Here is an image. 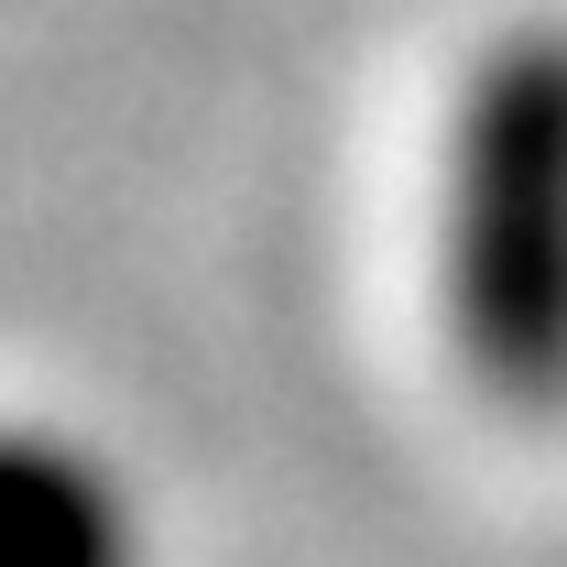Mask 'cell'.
Instances as JSON below:
<instances>
[{"instance_id": "obj_1", "label": "cell", "mask_w": 567, "mask_h": 567, "mask_svg": "<svg viewBox=\"0 0 567 567\" xmlns=\"http://www.w3.org/2000/svg\"><path fill=\"white\" fill-rule=\"evenodd\" d=\"M436 317L470 393L567 425V11H524L458 66L436 132Z\"/></svg>"}, {"instance_id": "obj_2", "label": "cell", "mask_w": 567, "mask_h": 567, "mask_svg": "<svg viewBox=\"0 0 567 567\" xmlns=\"http://www.w3.org/2000/svg\"><path fill=\"white\" fill-rule=\"evenodd\" d=\"M0 567H153L142 481L87 425L0 404Z\"/></svg>"}]
</instances>
